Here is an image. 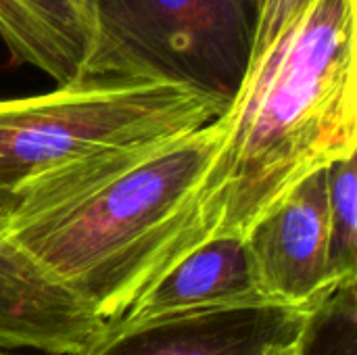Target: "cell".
I'll use <instances>...</instances> for the list:
<instances>
[{
  "label": "cell",
  "instance_id": "1",
  "mask_svg": "<svg viewBox=\"0 0 357 355\" xmlns=\"http://www.w3.org/2000/svg\"><path fill=\"white\" fill-rule=\"evenodd\" d=\"M218 119L188 134L102 149L25 180L0 234L113 326L188 253Z\"/></svg>",
  "mask_w": 357,
  "mask_h": 355
},
{
  "label": "cell",
  "instance_id": "2",
  "mask_svg": "<svg viewBox=\"0 0 357 355\" xmlns=\"http://www.w3.org/2000/svg\"><path fill=\"white\" fill-rule=\"evenodd\" d=\"M356 0H312L251 59L218 117L220 146L192 205L188 253L245 239L301 182L356 155Z\"/></svg>",
  "mask_w": 357,
  "mask_h": 355
},
{
  "label": "cell",
  "instance_id": "3",
  "mask_svg": "<svg viewBox=\"0 0 357 355\" xmlns=\"http://www.w3.org/2000/svg\"><path fill=\"white\" fill-rule=\"evenodd\" d=\"M228 103L192 88L82 82L0 100V216L36 174L86 153L195 132Z\"/></svg>",
  "mask_w": 357,
  "mask_h": 355
},
{
  "label": "cell",
  "instance_id": "4",
  "mask_svg": "<svg viewBox=\"0 0 357 355\" xmlns=\"http://www.w3.org/2000/svg\"><path fill=\"white\" fill-rule=\"evenodd\" d=\"M259 0H94L84 82L172 84L230 105L251 63Z\"/></svg>",
  "mask_w": 357,
  "mask_h": 355
},
{
  "label": "cell",
  "instance_id": "5",
  "mask_svg": "<svg viewBox=\"0 0 357 355\" xmlns=\"http://www.w3.org/2000/svg\"><path fill=\"white\" fill-rule=\"evenodd\" d=\"M245 247L264 303L314 312L345 287L331 257L326 169L259 220L247 232Z\"/></svg>",
  "mask_w": 357,
  "mask_h": 355
},
{
  "label": "cell",
  "instance_id": "6",
  "mask_svg": "<svg viewBox=\"0 0 357 355\" xmlns=\"http://www.w3.org/2000/svg\"><path fill=\"white\" fill-rule=\"evenodd\" d=\"M312 312L243 305L107 335L84 355H299Z\"/></svg>",
  "mask_w": 357,
  "mask_h": 355
},
{
  "label": "cell",
  "instance_id": "7",
  "mask_svg": "<svg viewBox=\"0 0 357 355\" xmlns=\"http://www.w3.org/2000/svg\"><path fill=\"white\" fill-rule=\"evenodd\" d=\"M105 322L0 234V352L84 355Z\"/></svg>",
  "mask_w": 357,
  "mask_h": 355
},
{
  "label": "cell",
  "instance_id": "8",
  "mask_svg": "<svg viewBox=\"0 0 357 355\" xmlns=\"http://www.w3.org/2000/svg\"><path fill=\"white\" fill-rule=\"evenodd\" d=\"M243 305L270 303L257 293L245 239L222 236L176 262L105 331V337L186 314Z\"/></svg>",
  "mask_w": 357,
  "mask_h": 355
},
{
  "label": "cell",
  "instance_id": "9",
  "mask_svg": "<svg viewBox=\"0 0 357 355\" xmlns=\"http://www.w3.org/2000/svg\"><path fill=\"white\" fill-rule=\"evenodd\" d=\"M94 36V0H0V38L13 61L56 86L84 82Z\"/></svg>",
  "mask_w": 357,
  "mask_h": 355
},
{
  "label": "cell",
  "instance_id": "10",
  "mask_svg": "<svg viewBox=\"0 0 357 355\" xmlns=\"http://www.w3.org/2000/svg\"><path fill=\"white\" fill-rule=\"evenodd\" d=\"M331 257L341 285L357 282V163L356 155L326 167Z\"/></svg>",
  "mask_w": 357,
  "mask_h": 355
},
{
  "label": "cell",
  "instance_id": "11",
  "mask_svg": "<svg viewBox=\"0 0 357 355\" xmlns=\"http://www.w3.org/2000/svg\"><path fill=\"white\" fill-rule=\"evenodd\" d=\"M356 287H341L312 312L299 355H357Z\"/></svg>",
  "mask_w": 357,
  "mask_h": 355
},
{
  "label": "cell",
  "instance_id": "12",
  "mask_svg": "<svg viewBox=\"0 0 357 355\" xmlns=\"http://www.w3.org/2000/svg\"><path fill=\"white\" fill-rule=\"evenodd\" d=\"M310 2L312 0H259L251 59L259 56L268 46H272L303 15Z\"/></svg>",
  "mask_w": 357,
  "mask_h": 355
},
{
  "label": "cell",
  "instance_id": "13",
  "mask_svg": "<svg viewBox=\"0 0 357 355\" xmlns=\"http://www.w3.org/2000/svg\"><path fill=\"white\" fill-rule=\"evenodd\" d=\"M2 355H4V354H2Z\"/></svg>",
  "mask_w": 357,
  "mask_h": 355
},
{
  "label": "cell",
  "instance_id": "14",
  "mask_svg": "<svg viewBox=\"0 0 357 355\" xmlns=\"http://www.w3.org/2000/svg\"><path fill=\"white\" fill-rule=\"evenodd\" d=\"M0 355H2V354H0Z\"/></svg>",
  "mask_w": 357,
  "mask_h": 355
}]
</instances>
